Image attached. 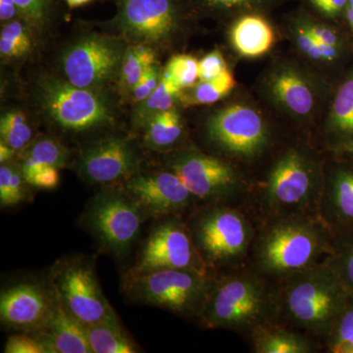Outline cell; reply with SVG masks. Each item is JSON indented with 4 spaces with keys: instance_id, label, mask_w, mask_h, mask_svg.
<instances>
[{
    "instance_id": "obj_49",
    "label": "cell",
    "mask_w": 353,
    "mask_h": 353,
    "mask_svg": "<svg viewBox=\"0 0 353 353\" xmlns=\"http://www.w3.org/2000/svg\"><path fill=\"white\" fill-rule=\"evenodd\" d=\"M347 20L353 29V6H348L347 8Z\"/></svg>"
},
{
    "instance_id": "obj_43",
    "label": "cell",
    "mask_w": 353,
    "mask_h": 353,
    "mask_svg": "<svg viewBox=\"0 0 353 353\" xmlns=\"http://www.w3.org/2000/svg\"><path fill=\"white\" fill-rule=\"evenodd\" d=\"M322 13L334 16L343 10L348 0H311Z\"/></svg>"
},
{
    "instance_id": "obj_4",
    "label": "cell",
    "mask_w": 353,
    "mask_h": 353,
    "mask_svg": "<svg viewBox=\"0 0 353 353\" xmlns=\"http://www.w3.org/2000/svg\"><path fill=\"white\" fill-rule=\"evenodd\" d=\"M188 228L209 270L248 265L256 230L241 209L229 203L208 204Z\"/></svg>"
},
{
    "instance_id": "obj_22",
    "label": "cell",
    "mask_w": 353,
    "mask_h": 353,
    "mask_svg": "<svg viewBox=\"0 0 353 353\" xmlns=\"http://www.w3.org/2000/svg\"><path fill=\"white\" fill-rule=\"evenodd\" d=\"M270 88L278 101L296 115H307L314 106L312 90L296 72L284 70L275 74Z\"/></svg>"
},
{
    "instance_id": "obj_21",
    "label": "cell",
    "mask_w": 353,
    "mask_h": 353,
    "mask_svg": "<svg viewBox=\"0 0 353 353\" xmlns=\"http://www.w3.org/2000/svg\"><path fill=\"white\" fill-rule=\"evenodd\" d=\"M231 39L234 50L243 57H259L273 46L274 32L263 18L245 16L234 25Z\"/></svg>"
},
{
    "instance_id": "obj_42",
    "label": "cell",
    "mask_w": 353,
    "mask_h": 353,
    "mask_svg": "<svg viewBox=\"0 0 353 353\" xmlns=\"http://www.w3.org/2000/svg\"><path fill=\"white\" fill-rule=\"evenodd\" d=\"M316 41L319 43L329 44V46L338 48L339 39L336 32L332 31L329 28L323 27L320 25H305Z\"/></svg>"
},
{
    "instance_id": "obj_10",
    "label": "cell",
    "mask_w": 353,
    "mask_h": 353,
    "mask_svg": "<svg viewBox=\"0 0 353 353\" xmlns=\"http://www.w3.org/2000/svg\"><path fill=\"white\" fill-rule=\"evenodd\" d=\"M168 170L180 176L197 201L206 204L230 203L243 189L231 165L204 153H182L169 161Z\"/></svg>"
},
{
    "instance_id": "obj_17",
    "label": "cell",
    "mask_w": 353,
    "mask_h": 353,
    "mask_svg": "<svg viewBox=\"0 0 353 353\" xmlns=\"http://www.w3.org/2000/svg\"><path fill=\"white\" fill-rule=\"evenodd\" d=\"M55 294L32 283H22L4 290L0 299V316L7 326L24 332H38L48 321Z\"/></svg>"
},
{
    "instance_id": "obj_1",
    "label": "cell",
    "mask_w": 353,
    "mask_h": 353,
    "mask_svg": "<svg viewBox=\"0 0 353 353\" xmlns=\"http://www.w3.org/2000/svg\"><path fill=\"white\" fill-rule=\"evenodd\" d=\"M333 250V236L319 217L265 218L256 232L248 265L274 284L323 263Z\"/></svg>"
},
{
    "instance_id": "obj_20",
    "label": "cell",
    "mask_w": 353,
    "mask_h": 353,
    "mask_svg": "<svg viewBox=\"0 0 353 353\" xmlns=\"http://www.w3.org/2000/svg\"><path fill=\"white\" fill-rule=\"evenodd\" d=\"M250 347L256 353H314L323 350L313 336L279 322H267L248 334Z\"/></svg>"
},
{
    "instance_id": "obj_13",
    "label": "cell",
    "mask_w": 353,
    "mask_h": 353,
    "mask_svg": "<svg viewBox=\"0 0 353 353\" xmlns=\"http://www.w3.org/2000/svg\"><path fill=\"white\" fill-rule=\"evenodd\" d=\"M209 139L232 157H257L268 143V130L256 111L243 105L222 109L208 121Z\"/></svg>"
},
{
    "instance_id": "obj_19",
    "label": "cell",
    "mask_w": 353,
    "mask_h": 353,
    "mask_svg": "<svg viewBox=\"0 0 353 353\" xmlns=\"http://www.w3.org/2000/svg\"><path fill=\"white\" fill-rule=\"evenodd\" d=\"M37 333L48 353H92L85 325L64 307L57 296L48 321Z\"/></svg>"
},
{
    "instance_id": "obj_38",
    "label": "cell",
    "mask_w": 353,
    "mask_h": 353,
    "mask_svg": "<svg viewBox=\"0 0 353 353\" xmlns=\"http://www.w3.org/2000/svg\"><path fill=\"white\" fill-rule=\"evenodd\" d=\"M6 353H48L46 347L37 336L16 334L10 336L4 347Z\"/></svg>"
},
{
    "instance_id": "obj_29",
    "label": "cell",
    "mask_w": 353,
    "mask_h": 353,
    "mask_svg": "<svg viewBox=\"0 0 353 353\" xmlns=\"http://www.w3.org/2000/svg\"><path fill=\"white\" fill-rule=\"evenodd\" d=\"M329 353H353V296L322 343Z\"/></svg>"
},
{
    "instance_id": "obj_50",
    "label": "cell",
    "mask_w": 353,
    "mask_h": 353,
    "mask_svg": "<svg viewBox=\"0 0 353 353\" xmlns=\"http://www.w3.org/2000/svg\"><path fill=\"white\" fill-rule=\"evenodd\" d=\"M348 6H353V0H348Z\"/></svg>"
},
{
    "instance_id": "obj_46",
    "label": "cell",
    "mask_w": 353,
    "mask_h": 353,
    "mask_svg": "<svg viewBox=\"0 0 353 353\" xmlns=\"http://www.w3.org/2000/svg\"><path fill=\"white\" fill-rule=\"evenodd\" d=\"M16 152H15L12 148L1 141L0 143V162H1V164L8 163Z\"/></svg>"
},
{
    "instance_id": "obj_3",
    "label": "cell",
    "mask_w": 353,
    "mask_h": 353,
    "mask_svg": "<svg viewBox=\"0 0 353 353\" xmlns=\"http://www.w3.org/2000/svg\"><path fill=\"white\" fill-rule=\"evenodd\" d=\"M276 285L245 265L216 277L199 319L208 328L248 336L259 325L276 322Z\"/></svg>"
},
{
    "instance_id": "obj_27",
    "label": "cell",
    "mask_w": 353,
    "mask_h": 353,
    "mask_svg": "<svg viewBox=\"0 0 353 353\" xmlns=\"http://www.w3.org/2000/svg\"><path fill=\"white\" fill-rule=\"evenodd\" d=\"M325 262L353 296V229L333 236V250Z\"/></svg>"
},
{
    "instance_id": "obj_28",
    "label": "cell",
    "mask_w": 353,
    "mask_h": 353,
    "mask_svg": "<svg viewBox=\"0 0 353 353\" xmlns=\"http://www.w3.org/2000/svg\"><path fill=\"white\" fill-rule=\"evenodd\" d=\"M67 150L53 139H39L29 146L21 165V171L39 166H53L60 169L66 165Z\"/></svg>"
},
{
    "instance_id": "obj_6",
    "label": "cell",
    "mask_w": 353,
    "mask_h": 353,
    "mask_svg": "<svg viewBox=\"0 0 353 353\" xmlns=\"http://www.w3.org/2000/svg\"><path fill=\"white\" fill-rule=\"evenodd\" d=\"M214 276L189 269L130 272L125 292L132 301L166 309L183 317H199L215 283Z\"/></svg>"
},
{
    "instance_id": "obj_45",
    "label": "cell",
    "mask_w": 353,
    "mask_h": 353,
    "mask_svg": "<svg viewBox=\"0 0 353 353\" xmlns=\"http://www.w3.org/2000/svg\"><path fill=\"white\" fill-rule=\"evenodd\" d=\"M209 6L216 7H238V6H248L252 4L259 3L263 0H204Z\"/></svg>"
},
{
    "instance_id": "obj_24",
    "label": "cell",
    "mask_w": 353,
    "mask_h": 353,
    "mask_svg": "<svg viewBox=\"0 0 353 353\" xmlns=\"http://www.w3.org/2000/svg\"><path fill=\"white\" fill-rule=\"evenodd\" d=\"M145 143L155 150H163L178 143L183 127L180 114L175 108L155 114L145 124Z\"/></svg>"
},
{
    "instance_id": "obj_30",
    "label": "cell",
    "mask_w": 353,
    "mask_h": 353,
    "mask_svg": "<svg viewBox=\"0 0 353 353\" xmlns=\"http://www.w3.org/2000/svg\"><path fill=\"white\" fill-rule=\"evenodd\" d=\"M0 136L1 141L15 152L24 150L32 139V128L27 116L20 110H11L4 114L0 121Z\"/></svg>"
},
{
    "instance_id": "obj_11",
    "label": "cell",
    "mask_w": 353,
    "mask_h": 353,
    "mask_svg": "<svg viewBox=\"0 0 353 353\" xmlns=\"http://www.w3.org/2000/svg\"><path fill=\"white\" fill-rule=\"evenodd\" d=\"M143 216L127 192H103L90 201L85 219L101 243L114 252L123 253L138 238Z\"/></svg>"
},
{
    "instance_id": "obj_47",
    "label": "cell",
    "mask_w": 353,
    "mask_h": 353,
    "mask_svg": "<svg viewBox=\"0 0 353 353\" xmlns=\"http://www.w3.org/2000/svg\"><path fill=\"white\" fill-rule=\"evenodd\" d=\"M341 150H343V152L353 154V137L352 138L345 139V141L341 143Z\"/></svg>"
},
{
    "instance_id": "obj_40",
    "label": "cell",
    "mask_w": 353,
    "mask_h": 353,
    "mask_svg": "<svg viewBox=\"0 0 353 353\" xmlns=\"http://www.w3.org/2000/svg\"><path fill=\"white\" fill-rule=\"evenodd\" d=\"M21 15L29 24L39 27L46 13V0H15Z\"/></svg>"
},
{
    "instance_id": "obj_33",
    "label": "cell",
    "mask_w": 353,
    "mask_h": 353,
    "mask_svg": "<svg viewBox=\"0 0 353 353\" xmlns=\"http://www.w3.org/2000/svg\"><path fill=\"white\" fill-rule=\"evenodd\" d=\"M31 48V36L20 21H11L2 28L0 34V53L2 57H22Z\"/></svg>"
},
{
    "instance_id": "obj_37",
    "label": "cell",
    "mask_w": 353,
    "mask_h": 353,
    "mask_svg": "<svg viewBox=\"0 0 353 353\" xmlns=\"http://www.w3.org/2000/svg\"><path fill=\"white\" fill-rule=\"evenodd\" d=\"M162 70L157 63L153 64L146 70L131 92L132 101L136 103L145 101L154 92L161 80Z\"/></svg>"
},
{
    "instance_id": "obj_8",
    "label": "cell",
    "mask_w": 353,
    "mask_h": 353,
    "mask_svg": "<svg viewBox=\"0 0 353 353\" xmlns=\"http://www.w3.org/2000/svg\"><path fill=\"white\" fill-rule=\"evenodd\" d=\"M51 284L60 303L85 326L118 319L90 262L82 259L60 262Z\"/></svg>"
},
{
    "instance_id": "obj_15",
    "label": "cell",
    "mask_w": 353,
    "mask_h": 353,
    "mask_svg": "<svg viewBox=\"0 0 353 353\" xmlns=\"http://www.w3.org/2000/svg\"><path fill=\"white\" fill-rule=\"evenodd\" d=\"M126 192L145 215L154 218L180 214L197 201L180 176L170 170L130 176Z\"/></svg>"
},
{
    "instance_id": "obj_5",
    "label": "cell",
    "mask_w": 353,
    "mask_h": 353,
    "mask_svg": "<svg viewBox=\"0 0 353 353\" xmlns=\"http://www.w3.org/2000/svg\"><path fill=\"white\" fill-rule=\"evenodd\" d=\"M324 175L303 152L289 150L272 166L260 194L265 218L318 217Z\"/></svg>"
},
{
    "instance_id": "obj_2",
    "label": "cell",
    "mask_w": 353,
    "mask_h": 353,
    "mask_svg": "<svg viewBox=\"0 0 353 353\" xmlns=\"http://www.w3.org/2000/svg\"><path fill=\"white\" fill-rule=\"evenodd\" d=\"M275 285L276 322L303 332L321 345L352 296L326 262Z\"/></svg>"
},
{
    "instance_id": "obj_7",
    "label": "cell",
    "mask_w": 353,
    "mask_h": 353,
    "mask_svg": "<svg viewBox=\"0 0 353 353\" xmlns=\"http://www.w3.org/2000/svg\"><path fill=\"white\" fill-rule=\"evenodd\" d=\"M39 94L46 113L67 131H92L112 119L110 104L99 90L48 78L39 83Z\"/></svg>"
},
{
    "instance_id": "obj_39",
    "label": "cell",
    "mask_w": 353,
    "mask_h": 353,
    "mask_svg": "<svg viewBox=\"0 0 353 353\" xmlns=\"http://www.w3.org/2000/svg\"><path fill=\"white\" fill-rule=\"evenodd\" d=\"M228 67L222 53L214 50L208 53L199 61V81H209L217 78L227 71Z\"/></svg>"
},
{
    "instance_id": "obj_44",
    "label": "cell",
    "mask_w": 353,
    "mask_h": 353,
    "mask_svg": "<svg viewBox=\"0 0 353 353\" xmlns=\"http://www.w3.org/2000/svg\"><path fill=\"white\" fill-rule=\"evenodd\" d=\"M19 11L15 0H0V20L7 22L15 17Z\"/></svg>"
},
{
    "instance_id": "obj_25",
    "label": "cell",
    "mask_w": 353,
    "mask_h": 353,
    "mask_svg": "<svg viewBox=\"0 0 353 353\" xmlns=\"http://www.w3.org/2000/svg\"><path fill=\"white\" fill-rule=\"evenodd\" d=\"M182 90L183 88L176 83L173 77L164 69L161 80L154 92L145 101L138 103L134 120L138 124L143 125L155 114L173 108L174 103L182 94Z\"/></svg>"
},
{
    "instance_id": "obj_36",
    "label": "cell",
    "mask_w": 353,
    "mask_h": 353,
    "mask_svg": "<svg viewBox=\"0 0 353 353\" xmlns=\"http://www.w3.org/2000/svg\"><path fill=\"white\" fill-rule=\"evenodd\" d=\"M26 183L39 189H54L59 183V169L53 166H39L21 171Z\"/></svg>"
},
{
    "instance_id": "obj_32",
    "label": "cell",
    "mask_w": 353,
    "mask_h": 353,
    "mask_svg": "<svg viewBox=\"0 0 353 353\" xmlns=\"http://www.w3.org/2000/svg\"><path fill=\"white\" fill-rule=\"evenodd\" d=\"M234 76L229 69L222 75L209 81H199L187 97L190 104H212L224 99L234 88Z\"/></svg>"
},
{
    "instance_id": "obj_23",
    "label": "cell",
    "mask_w": 353,
    "mask_h": 353,
    "mask_svg": "<svg viewBox=\"0 0 353 353\" xmlns=\"http://www.w3.org/2000/svg\"><path fill=\"white\" fill-rule=\"evenodd\" d=\"M92 353H134L139 350L125 333L119 320H110L85 326Z\"/></svg>"
},
{
    "instance_id": "obj_12",
    "label": "cell",
    "mask_w": 353,
    "mask_h": 353,
    "mask_svg": "<svg viewBox=\"0 0 353 353\" xmlns=\"http://www.w3.org/2000/svg\"><path fill=\"white\" fill-rule=\"evenodd\" d=\"M189 269L210 273L190 236L189 228L176 218L165 220L148 236L132 272Z\"/></svg>"
},
{
    "instance_id": "obj_16",
    "label": "cell",
    "mask_w": 353,
    "mask_h": 353,
    "mask_svg": "<svg viewBox=\"0 0 353 353\" xmlns=\"http://www.w3.org/2000/svg\"><path fill=\"white\" fill-rule=\"evenodd\" d=\"M139 163L136 148L121 137L101 139L81 153L79 169L92 183H111L131 176Z\"/></svg>"
},
{
    "instance_id": "obj_48",
    "label": "cell",
    "mask_w": 353,
    "mask_h": 353,
    "mask_svg": "<svg viewBox=\"0 0 353 353\" xmlns=\"http://www.w3.org/2000/svg\"><path fill=\"white\" fill-rule=\"evenodd\" d=\"M65 1L71 8H76V7L85 6L92 0H65Z\"/></svg>"
},
{
    "instance_id": "obj_9",
    "label": "cell",
    "mask_w": 353,
    "mask_h": 353,
    "mask_svg": "<svg viewBox=\"0 0 353 353\" xmlns=\"http://www.w3.org/2000/svg\"><path fill=\"white\" fill-rule=\"evenodd\" d=\"M126 48L120 41L88 34L72 44L62 57L66 80L77 87L99 90L119 76Z\"/></svg>"
},
{
    "instance_id": "obj_35",
    "label": "cell",
    "mask_w": 353,
    "mask_h": 353,
    "mask_svg": "<svg viewBox=\"0 0 353 353\" xmlns=\"http://www.w3.org/2000/svg\"><path fill=\"white\" fill-rule=\"evenodd\" d=\"M165 70L183 90L194 87L199 80V61L190 55H175L171 58Z\"/></svg>"
},
{
    "instance_id": "obj_26",
    "label": "cell",
    "mask_w": 353,
    "mask_h": 353,
    "mask_svg": "<svg viewBox=\"0 0 353 353\" xmlns=\"http://www.w3.org/2000/svg\"><path fill=\"white\" fill-rule=\"evenodd\" d=\"M157 63V55L152 46L145 43H132L126 48L119 72L120 87L131 94L146 70Z\"/></svg>"
},
{
    "instance_id": "obj_41",
    "label": "cell",
    "mask_w": 353,
    "mask_h": 353,
    "mask_svg": "<svg viewBox=\"0 0 353 353\" xmlns=\"http://www.w3.org/2000/svg\"><path fill=\"white\" fill-rule=\"evenodd\" d=\"M296 41L299 48L307 55L308 57L315 60H321L319 52V46L314 37L309 32L306 26H301L296 31Z\"/></svg>"
},
{
    "instance_id": "obj_31",
    "label": "cell",
    "mask_w": 353,
    "mask_h": 353,
    "mask_svg": "<svg viewBox=\"0 0 353 353\" xmlns=\"http://www.w3.org/2000/svg\"><path fill=\"white\" fill-rule=\"evenodd\" d=\"M331 126L343 139L353 137V78L343 85L334 99L331 114Z\"/></svg>"
},
{
    "instance_id": "obj_14",
    "label": "cell",
    "mask_w": 353,
    "mask_h": 353,
    "mask_svg": "<svg viewBox=\"0 0 353 353\" xmlns=\"http://www.w3.org/2000/svg\"><path fill=\"white\" fill-rule=\"evenodd\" d=\"M115 23L132 43L153 48L173 36L178 14L173 0H120Z\"/></svg>"
},
{
    "instance_id": "obj_18",
    "label": "cell",
    "mask_w": 353,
    "mask_h": 353,
    "mask_svg": "<svg viewBox=\"0 0 353 353\" xmlns=\"http://www.w3.org/2000/svg\"><path fill=\"white\" fill-rule=\"evenodd\" d=\"M318 217L332 236L353 229L352 165H338L324 176Z\"/></svg>"
},
{
    "instance_id": "obj_34",
    "label": "cell",
    "mask_w": 353,
    "mask_h": 353,
    "mask_svg": "<svg viewBox=\"0 0 353 353\" xmlns=\"http://www.w3.org/2000/svg\"><path fill=\"white\" fill-rule=\"evenodd\" d=\"M24 176L21 169L12 164L4 163L0 167V202L2 206L19 203L25 197Z\"/></svg>"
}]
</instances>
